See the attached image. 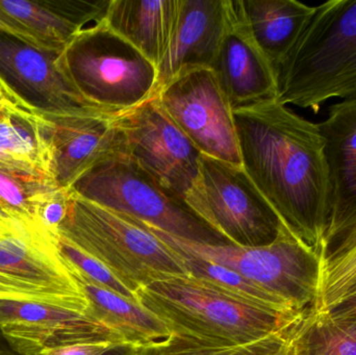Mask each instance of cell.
<instances>
[{
    "instance_id": "obj_1",
    "label": "cell",
    "mask_w": 356,
    "mask_h": 355,
    "mask_svg": "<svg viewBox=\"0 0 356 355\" xmlns=\"http://www.w3.org/2000/svg\"><path fill=\"white\" fill-rule=\"evenodd\" d=\"M234 118L245 172L282 225L320 252L330 223V183L319 124L278 100L236 110Z\"/></svg>"
},
{
    "instance_id": "obj_2",
    "label": "cell",
    "mask_w": 356,
    "mask_h": 355,
    "mask_svg": "<svg viewBox=\"0 0 356 355\" xmlns=\"http://www.w3.org/2000/svg\"><path fill=\"white\" fill-rule=\"evenodd\" d=\"M137 298L171 333L226 346L286 335L303 317L282 314L190 274H165Z\"/></svg>"
},
{
    "instance_id": "obj_3",
    "label": "cell",
    "mask_w": 356,
    "mask_h": 355,
    "mask_svg": "<svg viewBox=\"0 0 356 355\" xmlns=\"http://www.w3.org/2000/svg\"><path fill=\"white\" fill-rule=\"evenodd\" d=\"M277 100L319 112L356 95V0H330L315 12L275 69Z\"/></svg>"
},
{
    "instance_id": "obj_4",
    "label": "cell",
    "mask_w": 356,
    "mask_h": 355,
    "mask_svg": "<svg viewBox=\"0 0 356 355\" xmlns=\"http://www.w3.org/2000/svg\"><path fill=\"white\" fill-rule=\"evenodd\" d=\"M60 66L94 108L125 114L156 97L158 68L102 19L79 31L60 53Z\"/></svg>"
},
{
    "instance_id": "obj_5",
    "label": "cell",
    "mask_w": 356,
    "mask_h": 355,
    "mask_svg": "<svg viewBox=\"0 0 356 355\" xmlns=\"http://www.w3.org/2000/svg\"><path fill=\"white\" fill-rule=\"evenodd\" d=\"M58 233L106 265L136 294L162 275L188 274L177 252L137 220L73 191Z\"/></svg>"
},
{
    "instance_id": "obj_6",
    "label": "cell",
    "mask_w": 356,
    "mask_h": 355,
    "mask_svg": "<svg viewBox=\"0 0 356 355\" xmlns=\"http://www.w3.org/2000/svg\"><path fill=\"white\" fill-rule=\"evenodd\" d=\"M138 222L170 247L232 269L296 314L307 315L315 306L319 293L321 254L284 226L277 238L267 245L240 247L188 241L141 221Z\"/></svg>"
},
{
    "instance_id": "obj_7",
    "label": "cell",
    "mask_w": 356,
    "mask_h": 355,
    "mask_svg": "<svg viewBox=\"0 0 356 355\" xmlns=\"http://www.w3.org/2000/svg\"><path fill=\"white\" fill-rule=\"evenodd\" d=\"M0 300L90 310L72 266L58 248V231L21 220L10 221L0 231Z\"/></svg>"
},
{
    "instance_id": "obj_8",
    "label": "cell",
    "mask_w": 356,
    "mask_h": 355,
    "mask_svg": "<svg viewBox=\"0 0 356 355\" xmlns=\"http://www.w3.org/2000/svg\"><path fill=\"white\" fill-rule=\"evenodd\" d=\"M71 189L83 199L175 237L211 245L229 244L127 156L94 167Z\"/></svg>"
},
{
    "instance_id": "obj_9",
    "label": "cell",
    "mask_w": 356,
    "mask_h": 355,
    "mask_svg": "<svg viewBox=\"0 0 356 355\" xmlns=\"http://www.w3.org/2000/svg\"><path fill=\"white\" fill-rule=\"evenodd\" d=\"M184 201L230 245H267L284 226L243 166L203 154L198 174Z\"/></svg>"
},
{
    "instance_id": "obj_10",
    "label": "cell",
    "mask_w": 356,
    "mask_h": 355,
    "mask_svg": "<svg viewBox=\"0 0 356 355\" xmlns=\"http://www.w3.org/2000/svg\"><path fill=\"white\" fill-rule=\"evenodd\" d=\"M156 98L201 154L242 166L234 112L213 69L179 73Z\"/></svg>"
},
{
    "instance_id": "obj_11",
    "label": "cell",
    "mask_w": 356,
    "mask_h": 355,
    "mask_svg": "<svg viewBox=\"0 0 356 355\" xmlns=\"http://www.w3.org/2000/svg\"><path fill=\"white\" fill-rule=\"evenodd\" d=\"M127 156L167 191L184 200L202 154L171 120L156 98L117 116Z\"/></svg>"
},
{
    "instance_id": "obj_12",
    "label": "cell",
    "mask_w": 356,
    "mask_h": 355,
    "mask_svg": "<svg viewBox=\"0 0 356 355\" xmlns=\"http://www.w3.org/2000/svg\"><path fill=\"white\" fill-rule=\"evenodd\" d=\"M0 333L20 355H46L79 344L127 343L88 313L35 302L0 300Z\"/></svg>"
},
{
    "instance_id": "obj_13",
    "label": "cell",
    "mask_w": 356,
    "mask_h": 355,
    "mask_svg": "<svg viewBox=\"0 0 356 355\" xmlns=\"http://www.w3.org/2000/svg\"><path fill=\"white\" fill-rule=\"evenodd\" d=\"M62 52L0 33V79L29 108L43 115L104 113L88 104L73 87L60 66Z\"/></svg>"
},
{
    "instance_id": "obj_14",
    "label": "cell",
    "mask_w": 356,
    "mask_h": 355,
    "mask_svg": "<svg viewBox=\"0 0 356 355\" xmlns=\"http://www.w3.org/2000/svg\"><path fill=\"white\" fill-rule=\"evenodd\" d=\"M44 116L52 125L54 177L58 188L71 189L94 167L127 156L117 116L98 112Z\"/></svg>"
},
{
    "instance_id": "obj_15",
    "label": "cell",
    "mask_w": 356,
    "mask_h": 355,
    "mask_svg": "<svg viewBox=\"0 0 356 355\" xmlns=\"http://www.w3.org/2000/svg\"><path fill=\"white\" fill-rule=\"evenodd\" d=\"M211 69L232 112L277 100L273 67L251 37L236 0H228L227 23Z\"/></svg>"
},
{
    "instance_id": "obj_16",
    "label": "cell",
    "mask_w": 356,
    "mask_h": 355,
    "mask_svg": "<svg viewBox=\"0 0 356 355\" xmlns=\"http://www.w3.org/2000/svg\"><path fill=\"white\" fill-rule=\"evenodd\" d=\"M111 0H0V18L27 42L62 52L90 23L104 19Z\"/></svg>"
},
{
    "instance_id": "obj_17",
    "label": "cell",
    "mask_w": 356,
    "mask_h": 355,
    "mask_svg": "<svg viewBox=\"0 0 356 355\" xmlns=\"http://www.w3.org/2000/svg\"><path fill=\"white\" fill-rule=\"evenodd\" d=\"M227 13L228 0H179L170 45L158 67L156 94L184 71L211 69L225 31Z\"/></svg>"
},
{
    "instance_id": "obj_18",
    "label": "cell",
    "mask_w": 356,
    "mask_h": 355,
    "mask_svg": "<svg viewBox=\"0 0 356 355\" xmlns=\"http://www.w3.org/2000/svg\"><path fill=\"white\" fill-rule=\"evenodd\" d=\"M0 168L56 185L52 125L43 114L10 108L0 115Z\"/></svg>"
},
{
    "instance_id": "obj_19",
    "label": "cell",
    "mask_w": 356,
    "mask_h": 355,
    "mask_svg": "<svg viewBox=\"0 0 356 355\" xmlns=\"http://www.w3.org/2000/svg\"><path fill=\"white\" fill-rule=\"evenodd\" d=\"M319 127L330 174L327 233L356 208V95L330 106L327 118Z\"/></svg>"
},
{
    "instance_id": "obj_20",
    "label": "cell",
    "mask_w": 356,
    "mask_h": 355,
    "mask_svg": "<svg viewBox=\"0 0 356 355\" xmlns=\"http://www.w3.org/2000/svg\"><path fill=\"white\" fill-rule=\"evenodd\" d=\"M178 8L179 0H111L104 20L158 68L170 45Z\"/></svg>"
},
{
    "instance_id": "obj_21",
    "label": "cell",
    "mask_w": 356,
    "mask_h": 355,
    "mask_svg": "<svg viewBox=\"0 0 356 355\" xmlns=\"http://www.w3.org/2000/svg\"><path fill=\"white\" fill-rule=\"evenodd\" d=\"M236 3L274 72L315 12V6L297 0H236Z\"/></svg>"
},
{
    "instance_id": "obj_22",
    "label": "cell",
    "mask_w": 356,
    "mask_h": 355,
    "mask_svg": "<svg viewBox=\"0 0 356 355\" xmlns=\"http://www.w3.org/2000/svg\"><path fill=\"white\" fill-rule=\"evenodd\" d=\"M73 271L89 300L88 314L116 331L127 343L141 345L172 335L162 320L141 304L92 283L76 269Z\"/></svg>"
},
{
    "instance_id": "obj_23",
    "label": "cell",
    "mask_w": 356,
    "mask_h": 355,
    "mask_svg": "<svg viewBox=\"0 0 356 355\" xmlns=\"http://www.w3.org/2000/svg\"><path fill=\"white\" fill-rule=\"evenodd\" d=\"M320 252L319 293L313 311L326 313L345 299L356 279V208L326 233Z\"/></svg>"
},
{
    "instance_id": "obj_24",
    "label": "cell",
    "mask_w": 356,
    "mask_h": 355,
    "mask_svg": "<svg viewBox=\"0 0 356 355\" xmlns=\"http://www.w3.org/2000/svg\"><path fill=\"white\" fill-rule=\"evenodd\" d=\"M292 355H356V323L309 311L288 336Z\"/></svg>"
},
{
    "instance_id": "obj_25",
    "label": "cell",
    "mask_w": 356,
    "mask_h": 355,
    "mask_svg": "<svg viewBox=\"0 0 356 355\" xmlns=\"http://www.w3.org/2000/svg\"><path fill=\"white\" fill-rule=\"evenodd\" d=\"M170 248L177 252L182 267L188 274L207 281V283H211L224 291L229 292L234 295L238 296V297L261 304V306L271 308V310L282 313V314L295 317L305 316V315H299L293 312L280 299L274 297L273 295L268 293L255 283H251L242 275L234 272L232 269L209 262V261L199 258L195 254L182 251L177 248Z\"/></svg>"
},
{
    "instance_id": "obj_26",
    "label": "cell",
    "mask_w": 356,
    "mask_h": 355,
    "mask_svg": "<svg viewBox=\"0 0 356 355\" xmlns=\"http://www.w3.org/2000/svg\"><path fill=\"white\" fill-rule=\"evenodd\" d=\"M288 336H271L246 345L226 346L172 333L160 341L133 345L131 355H274L286 343Z\"/></svg>"
},
{
    "instance_id": "obj_27",
    "label": "cell",
    "mask_w": 356,
    "mask_h": 355,
    "mask_svg": "<svg viewBox=\"0 0 356 355\" xmlns=\"http://www.w3.org/2000/svg\"><path fill=\"white\" fill-rule=\"evenodd\" d=\"M56 187L58 185L0 168V215L15 220L37 222L35 219V198L42 192Z\"/></svg>"
},
{
    "instance_id": "obj_28",
    "label": "cell",
    "mask_w": 356,
    "mask_h": 355,
    "mask_svg": "<svg viewBox=\"0 0 356 355\" xmlns=\"http://www.w3.org/2000/svg\"><path fill=\"white\" fill-rule=\"evenodd\" d=\"M58 244L63 256L83 277L99 287L110 290L131 302H138L137 294L123 283L106 265L102 264L83 250L79 249L58 233Z\"/></svg>"
},
{
    "instance_id": "obj_29",
    "label": "cell",
    "mask_w": 356,
    "mask_h": 355,
    "mask_svg": "<svg viewBox=\"0 0 356 355\" xmlns=\"http://www.w3.org/2000/svg\"><path fill=\"white\" fill-rule=\"evenodd\" d=\"M72 190L51 188L35 198V219L48 231L56 233L68 214Z\"/></svg>"
},
{
    "instance_id": "obj_30",
    "label": "cell",
    "mask_w": 356,
    "mask_h": 355,
    "mask_svg": "<svg viewBox=\"0 0 356 355\" xmlns=\"http://www.w3.org/2000/svg\"><path fill=\"white\" fill-rule=\"evenodd\" d=\"M118 343H89L67 346L52 350L46 355H97Z\"/></svg>"
},
{
    "instance_id": "obj_31",
    "label": "cell",
    "mask_w": 356,
    "mask_h": 355,
    "mask_svg": "<svg viewBox=\"0 0 356 355\" xmlns=\"http://www.w3.org/2000/svg\"><path fill=\"white\" fill-rule=\"evenodd\" d=\"M326 314L334 320L356 323V294L326 312Z\"/></svg>"
},
{
    "instance_id": "obj_32",
    "label": "cell",
    "mask_w": 356,
    "mask_h": 355,
    "mask_svg": "<svg viewBox=\"0 0 356 355\" xmlns=\"http://www.w3.org/2000/svg\"><path fill=\"white\" fill-rule=\"evenodd\" d=\"M0 104L4 106H8V108L33 110V108H29L22 99H20V98L15 94L1 79H0Z\"/></svg>"
},
{
    "instance_id": "obj_33",
    "label": "cell",
    "mask_w": 356,
    "mask_h": 355,
    "mask_svg": "<svg viewBox=\"0 0 356 355\" xmlns=\"http://www.w3.org/2000/svg\"><path fill=\"white\" fill-rule=\"evenodd\" d=\"M133 345L129 343H118L111 346L104 352L97 355H131Z\"/></svg>"
},
{
    "instance_id": "obj_34",
    "label": "cell",
    "mask_w": 356,
    "mask_h": 355,
    "mask_svg": "<svg viewBox=\"0 0 356 355\" xmlns=\"http://www.w3.org/2000/svg\"><path fill=\"white\" fill-rule=\"evenodd\" d=\"M0 355H20L10 347L1 333H0Z\"/></svg>"
},
{
    "instance_id": "obj_35",
    "label": "cell",
    "mask_w": 356,
    "mask_h": 355,
    "mask_svg": "<svg viewBox=\"0 0 356 355\" xmlns=\"http://www.w3.org/2000/svg\"><path fill=\"white\" fill-rule=\"evenodd\" d=\"M274 355H292V350H291L288 340H286V343H284L282 347Z\"/></svg>"
},
{
    "instance_id": "obj_36",
    "label": "cell",
    "mask_w": 356,
    "mask_h": 355,
    "mask_svg": "<svg viewBox=\"0 0 356 355\" xmlns=\"http://www.w3.org/2000/svg\"><path fill=\"white\" fill-rule=\"evenodd\" d=\"M355 294H356V279L353 281V285L349 287V289L347 290L344 300H346L347 298L351 297V296L355 295ZM344 300H343V302H344Z\"/></svg>"
},
{
    "instance_id": "obj_37",
    "label": "cell",
    "mask_w": 356,
    "mask_h": 355,
    "mask_svg": "<svg viewBox=\"0 0 356 355\" xmlns=\"http://www.w3.org/2000/svg\"><path fill=\"white\" fill-rule=\"evenodd\" d=\"M12 220H15V219L6 218V217L1 216V215H0V231H1L2 229H6V227L8 226V223H10Z\"/></svg>"
}]
</instances>
